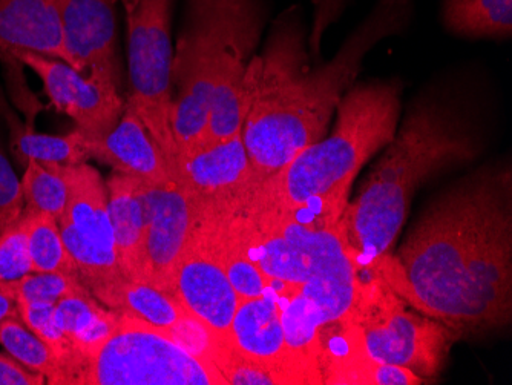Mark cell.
I'll return each mask as SVG.
<instances>
[{
	"label": "cell",
	"instance_id": "3",
	"mask_svg": "<svg viewBox=\"0 0 512 385\" xmlns=\"http://www.w3.org/2000/svg\"><path fill=\"white\" fill-rule=\"evenodd\" d=\"M266 20L264 0H184L172 62L178 157L240 134L244 77Z\"/></svg>",
	"mask_w": 512,
	"mask_h": 385
},
{
	"label": "cell",
	"instance_id": "13",
	"mask_svg": "<svg viewBox=\"0 0 512 385\" xmlns=\"http://www.w3.org/2000/svg\"><path fill=\"white\" fill-rule=\"evenodd\" d=\"M148 198L142 283L172 295L178 267L197 224V214L188 195L175 181L160 188L149 186Z\"/></svg>",
	"mask_w": 512,
	"mask_h": 385
},
{
	"label": "cell",
	"instance_id": "2",
	"mask_svg": "<svg viewBox=\"0 0 512 385\" xmlns=\"http://www.w3.org/2000/svg\"><path fill=\"white\" fill-rule=\"evenodd\" d=\"M336 5L338 0H321L312 33L301 8H287L273 20L263 51L247 66L241 137L258 185L324 139L364 57L382 40L404 33L414 14V0H376L338 54L325 62L321 39L336 19Z\"/></svg>",
	"mask_w": 512,
	"mask_h": 385
},
{
	"label": "cell",
	"instance_id": "8",
	"mask_svg": "<svg viewBox=\"0 0 512 385\" xmlns=\"http://www.w3.org/2000/svg\"><path fill=\"white\" fill-rule=\"evenodd\" d=\"M125 10L131 97L174 178L178 149L172 128V19L177 0H119Z\"/></svg>",
	"mask_w": 512,
	"mask_h": 385
},
{
	"label": "cell",
	"instance_id": "26",
	"mask_svg": "<svg viewBox=\"0 0 512 385\" xmlns=\"http://www.w3.org/2000/svg\"><path fill=\"white\" fill-rule=\"evenodd\" d=\"M440 14L445 30L463 39L512 36V0H444Z\"/></svg>",
	"mask_w": 512,
	"mask_h": 385
},
{
	"label": "cell",
	"instance_id": "34",
	"mask_svg": "<svg viewBox=\"0 0 512 385\" xmlns=\"http://www.w3.org/2000/svg\"><path fill=\"white\" fill-rule=\"evenodd\" d=\"M22 181L0 146V232L23 214Z\"/></svg>",
	"mask_w": 512,
	"mask_h": 385
},
{
	"label": "cell",
	"instance_id": "9",
	"mask_svg": "<svg viewBox=\"0 0 512 385\" xmlns=\"http://www.w3.org/2000/svg\"><path fill=\"white\" fill-rule=\"evenodd\" d=\"M252 203L266 212L284 238L309 260L310 277L301 293L315 303L325 326L344 320L358 292V264L345 237L342 220L302 223L293 212L270 208L253 195Z\"/></svg>",
	"mask_w": 512,
	"mask_h": 385
},
{
	"label": "cell",
	"instance_id": "1",
	"mask_svg": "<svg viewBox=\"0 0 512 385\" xmlns=\"http://www.w3.org/2000/svg\"><path fill=\"white\" fill-rule=\"evenodd\" d=\"M375 270L398 295L456 335L512 321V174L488 163L440 192L398 260Z\"/></svg>",
	"mask_w": 512,
	"mask_h": 385
},
{
	"label": "cell",
	"instance_id": "35",
	"mask_svg": "<svg viewBox=\"0 0 512 385\" xmlns=\"http://www.w3.org/2000/svg\"><path fill=\"white\" fill-rule=\"evenodd\" d=\"M45 376L31 372L10 353H0V385H43Z\"/></svg>",
	"mask_w": 512,
	"mask_h": 385
},
{
	"label": "cell",
	"instance_id": "22",
	"mask_svg": "<svg viewBox=\"0 0 512 385\" xmlns=\"http://www.w3.org/2000/svg\"><path fill=\"white\" fill-rule=\"evenodd\" d=\"M252 197L247 201L246 212L253 261L269 280L302 287L310 277L309 260L281 235L266 212L253 205Z\"/></svg>",
	"mask_w": 512,
	"mask_h": 385
},
{
	"label": "cell",
	"instance_id": "28",
	"mask_svg": "<svg viewBox=\"0 0 512 385\" xmlns=\"http://www.w3.org/2000/svg\"><path fill=\"white\" fill-rule=\"evenodd\" d=\"M23 212L28 217V241L33 272H60L80 277L79 269L66 249L59 221L53 215Z\"/></svg>",
	"mask_w": 512,
	"mask_h": 385
},
{
	"label": "cell",
	"instance_id": "17",
	"mask_svg": "<svg viewBox=\"0 0 512 385\" xmlns=\"http://www.w3.org/2000/svg\"><path fill=\"white\" fill-rule=\"evenodd\" d=\"M89 292L109 309L168 330L189 352H197L206 338V329L172 295L157 287L129 281L122 275Z\"/></svg>",
	"mask_w": 512,
	"mask_h": 385
},
{
	"label": "cell",
	"instance_id": "36",
	"mask_svg": "<svg viewBox=\"0 0 512 385\" xmlns=\"http://www.w3.org/2000/svg\"><path fill=\"white\" fill-rule=\"evenodd\" d=\"M10 318H20L16 284L0 281V326Z\"/></svg>",
	"mask_w": 512,
	"mask_h": 385
},
{
	"label": "cell",
	"instance_id": "21",
	"mask_svg": "<svg viewBox=\"0 0 512 385\" xmlns=\"http://www.w3.org/2000/svg\"><path fill=\"white\" fill-rule=\"evenodd\" d=\"M279 313L293 366L307 379V384H322L321 330L324 323L315 303L302 295L301 286L281 283Z\"/></svg>",
	"mask_w": 512,
	"mask_h": 385
},
{
	"label": "cell",
	"instance_id": "14",
	"mask_svg": "<svg viewBox=\"0 0 512 385\" xmlns=\"http://www.w3.org/2000/svg\"><path fill=\"white\" fill-rule=\"evenodd\" d=\"M117 2L119 0H53L74 70L86 76L102 77L119 86Z\"/></svg>",
	"mask_w": 512,
	"mask_h": 385
},
{
	"label": "cell",
	"instance_id": "31",
	"mask_svg": "<svg viewBox=\"0 0 512 385\" xmlns=\"http://www.w3.org/2000/svg\"><path fill=\"white\" fill-rule=\"evenodd\" d=\"M17 306H19L20 320L27 324L59 359L68 385H77L80 361L65 333L57 326L56 316H54L56 304L17 301Z\"/></svg>",
	"mask_w": 512,
	"mask_h": 385
},
{
	"label": "cell",
	"instance_id": "15",
	"mask_svg": "<svg viewBox=\"0 0 512 385\" xmlns=\"http://www.w3.org/2000/svg\"><path fill=\"white\" fill-rule=\"evenodd\" d=\"M279 287L281 283L273 281L260 297L240 301L224 344L243 358L275 372L283 385L307 384L287 352L279 313Z\"/></svg>",
	"mask_w": 512,
	"mask_h": 385
},
{
	"label": "cell",
	"instance_id": "11",
	"mask_svg": "<svg viewBox=\"0 0 512 385\" xmlns=\"http://www.w3.org/2000/svg\"><path fill=\"white\" fill-rule=\"evenodd\" d=\"M174 181L188 195L195 212L243 209L258 189L240 134L180 155Z\"/></svg>",
	"mask_w": 512,
	"mask_h": 385
},
{
	"label": "cell",
	"instance_id": "4",
	"mask_svg": "<svg viewBox=\"0 0 512 385\" xmlns=\"http://www.w3.org/2000/svg\"><path fill=\"white\" fill-rule=\"evenodd\" d=\"M482 152V137L454 102L427 94L414 99L404 122L342 214L345 237L359 269L384 260L398 238L417 189Z\"/></svg>",
	"mask_w": 512,
	"mask_h": 385
},
{
	"label": "cell",
	"instance_id": "27",
	"mask_svg": "<svg viewBox=\"0 0 512 385\" xmlns=\"http://www.w3.org/2000/svg\"><path fill=\"white\" fill-rule=\"evenodd\" d=\"M0 346L28 370L45 376L46 384L68 385L53 350L20 318H10L0 326Z\"/></svg>",
	"mask_w": 512,
	"mask_h": 385
},
{
	"label": "cell",
	"instance_id": "33",
	"mask_svg": "<svg viewBox=\"0 0 512 385\" xmlns=\"http://www.w3.org/2000/svg\"><path fill=\"white\" fill-rule=\"evenodd\" d=\"M33 272L30 241H28V217L25 212L0 232V281L20 280Z\"/></svg>",
	"mask_w": 512,
	"mask_h": 385
},
{
	"label": "cell",
	"instance_id": "10",
	"mask_svg": "<svg viewBox=\"0 0 512 385\" xmlns=\"http://www.w3.org/2000/svg\"><path fill=\"white\" fill-rule=\"evenodd\" d=\"M11 57L39 76L51 106L73 120L86 139H102L119 123L126 102L115 83L31 51H16Z\"/></svg>",
	"mask_w": 512,
	"mask_h": 385
},
{
	"label": "cell",
	"instance_id": "19",
	"mask_svg": "<svg viewBox=\"0 0 512 385\" xmlns=\"http://www.w3.org/2000/svg\"><path fill=\"white\" fill-rule=\"evenodd\" d=\"M149 185L128 175L108 181V209L115 254L123 277L142 283L143 244L149 220Z\"/></svg>",
	"mask_w": 512,
	"mask_h": 385
},
{
	"label": "cell",
	"instance_id": "30",
	"mask_svg": "<svg viewBox=\"0 0 512 385\" xmlns=\"http://www.w3.org/2000/svg\"><path fill=\"white\" fill-rule=\"evenodd\" d=\"M59 226L66 249L73 257L80 278L88 290L122 277L117 255L91 243L65 217L60 218Z\"/></svg>",
	"mask_w": 512,
	"mask_h": 385
},
{
	"label": "cell",
	"instance_id": "7",
	"mask_svg": "<svg viewBox=\"0 0 512 385\" xmlns=\"http://www.w3.org/2000/svg\"><path fill=\"white\" fill-rule=\"evenodd\" d=\"M77 385H227L211 359L181 346L168 330L120 313L105 343L86 356Z\"/></svg>",
	"mask_w": 512,
	"mask_h": 385
},
{
	"label": "cell",
	"instance_id": "25",
	"mask_svg": "<svg viewBox=\"0 0 512 385\" xmlns=\"http://www.w3.org/2000/svg\"><path fill=\"white\" fill-rule=\"evenodd\" d=\"M0 112L10 126L11 151L17 160L23 163L37 160L40 163H60V165H77L88 160L85 137L79 129L65 135L42 134L34 131L33 125H25L11 114L10 109L0 99Z\"/></svg>",
	"mask_w": 512,
	"mask_h": 385
},
{
	"label": "cell",
	"instance_id": "6",
	"mask_svg": "<svg viewBox=\"0 0 512 385\" xmlns=\"http://www.w3.org/2000/svg\"><path fill=\"white\" fill-rule=\"evenodd\" d=\"M359 280L352 310L339 321L344 344L368 358L405 367L425 381L444 369L456 333L439 321L410 312L398 293L375 272Z\"/></svg>",
	"mask_w": 512,
	"mask_h": 385
},
{
	"label": "cell",
	"instance_id": "16",
	"mask_svg": "<svg viewBox=\"0 0 512 385\" xmlns=\"http://www.w3.org/2000/svg\"><path fill=\"white\" fill-rule=\"evenodd\" d=\"M85 148L89 158L105 163L115 174L137 178L155 188L174 181L166 158L128 102L115 128L102 139L85 137Z\"/></svg>",
	"mask_w": 512,
	"mask_h": 385
},
{
	"label": "cell",
	"instance_id": "23",
	"mask_svg": "<svg viewBox=\"0 0 512 385\" xmlns=\"http://www.w3.org/2000/svg\"><path fill=\"white\" fill-rule=\"evenodd\" d=\"M54 316L57 326L65 333L79 358L80 370L86 356L105 343L120 320V312L102 306L89 290L73 293L60 300L54 309Z\"/></svg>",
	"mask_w": 512,
	"mask_h": 385
},
{
	"label": "cell",
	"instance_id": "20",
	"mask_svg": "<svg viewBox=\"0 0 512 385\" xmlns=\"http://www.w3.org/2000/svg\"><path fill=\"white\" fill-rule=\"evenodd\" d=\"M56 166L68 186V205L63 217L91 243L103 251L115 254L108 188L102 175L86 162L77 165L56 163Z\"/></svg>",
	"mask_w": 512,
	"mask_h": 385
},
{
	"label": "cell",
	"instance_id": "24",
	"mask_svg": "<svg viewBox=\"0 0 512 385\" xmlns=\"http://www.w3.org/2000/svg\"><path fill=\"white\" fill-rule=\"evenodd\" d=\"M347 352L325 349L321 353L322 384L332 385H421L425 379L405 367L391 366L368 358L345 346Z\"/></svg>",
	"mask_w": 512,
	"mask_h": 385
},
{
	"label": "cell",
	"instance_id": "32",
	"mask_svg": "<svg viewBox=\"0 0 512 385\" xmlns=\"http://www.w3.org/2000/svg\"><path fill=\"white\" fill-rule=\"evenodd\" d=\"M14 284L17 301L23 303L57 304L68 295L88 290L79 275H66L60 272H31L14 281Z\"/></svg>",
	"mask_w": 512,
	"mask_h": 385
},
{
	"label": "cell",
	"instance_id": "5",
	"mask_svg": "<svg viewBox=\"0 0 512 385\" xmlns=\"http://www.w3.org/2000/svg\"><path fill=\"white\" fill-rule=\"evenodd\" d=\"M401 94L398 79L353 85L336 109L332 134L302 149L258 186L255 197L281 211L315 209L321 220H341L356 175L396 134Z\"/></svg>",
	"mask_w": 512,
	"mask_h": 385
},
{
	"label": "cell",
	"instance_id": "18",
	"mask_svg": "<svg viewBox=\"0 0 512 385\" xmlns=\"http://www.w3.org/2000/svg\"><path fill=\"white\" fill-rule=\"evenodd\" d=\"M16 51H31L73 66L53 0H0V59L7 65Z\"/></svg>",
	"mask_w": 512,
	"mask_h": 385
},
{
	"label": "cell",
	"instance_id": "29",
	"mask_svg": "<svg viewBox=\"0 0 512 385\" xmlns=\"http://www.w3.org/2000/svg\"><path fill=\"white\" fill-rule=\"evenodd\" d=\"M23 211L53 215L57 221L65 215L68 186L56 163L28 160L22 177Z\"/></svg>",
	"mask_w": 512,
	"mask_h": 385
},
{
	"label": "cell",
	"instance_id": "12",
	"mask_svg": "<svg viewBox=\"0 0 512 385\" xmlns=\"http://www.w3.org/2000/svg\"><path fill=\"white\" fill-rule=\"evenodd\" d=\"M172 297L214 338L226 341L241 300L211 237L198 223L178 267Z\"/></svg>",
	"mask_w": 512,
	"mask_h": 385
}]
</instances>
